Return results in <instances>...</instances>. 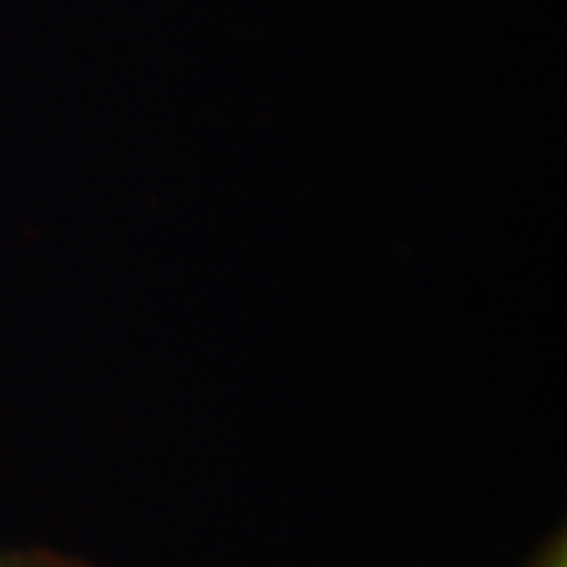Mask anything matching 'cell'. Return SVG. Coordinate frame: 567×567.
Segmentation results:
<instances>
[{
  "label": "cell",
  "mask_w": 567,
  "mask_h": 567,
  "mask_svg": "<svg viewBox=\"0 0 567 567\" xmlns=\"http://www.w3.org/2000/svg\"><path fill=\"white\" fill-rule=\"evenodd\" d=\"M0 567H104L89 557H74L63 549H44V546H16L0 549Z\"/></svg>",
  "instance_id": "1"
},
{
  "label": "cell",
  "mask_w": 567,
  "mask_h": 567,
  "mask_svg": "<svg viewBox=\"0 0 567 567\" xmlns=\"http://www.w3.org/2000/svg\"><path fill=\"white\" fill-rule=\"evenodd\" d=\"M524 567H567V530L553 527L549 535H542V542L527 553Z\"/></svg>",
  "instance_id": "2"
}]
</instances>
